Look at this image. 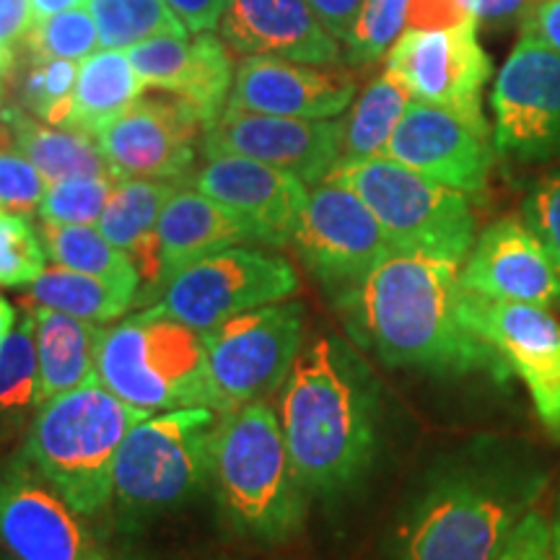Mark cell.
Returning <instances> with one entry per match:
<instances>
[{
	"label": "cell",
	"mask_w": 560,
	"mask_h": 560,
	"mask_svg": "<svg viewBox=\"0 0 560 560\" xmlns=\"http://www.w3.org/2000/svg\"><path fill=\"white\" fill-rule=\"evenodd\" d=\"M465 291L495 301L560 310V265L522 219H501L475 240L459 268Z\"/></svg>",
	"instance_id": "19"
},
{
	"label": "cell",
	"mask_w": 560,
	"mask_h": 560,
	"mask_svg": "<svg viewBox=\"0 0 560 560\" xmlns=\"http://www.w3.org/2000/svg\"><path fill=\"white\" fill-rule=\"evenodd\" d=\"M522 34L560 52V0H537L522 19Z\"/></svg>",
	"instance_id": "43"
},
{
	"label": "cell",
	"mask_w": 560,
	"mask_h": 560,
	"mask_svg": "<svg viewBox=\"0 0 560 560\" xmlns=\"http://www.w3.org/2000/svg\"><path fill=\"white\" fill-rule=\"evenodd\" d=\"M219 30L231 55L342 66L340 42L327 32L310 0H229Z\"/></svg>",
	"instance_id": "23"
},
{
	"label": "cell",
	"mask_w": 560,
	"mask_h": 560,
	"mask_svg": "<svg viewBox=\"0 0 560 560\" xmlns=\"http://www.w3.org/2000/svg\"><path fill=\"white\" fill-rule=\"evenodd\" d=\"M465 325L506 361L529 392L537 420L560 441V317L545 306L514 304L462 289Z\"/></svg>",
	"instance_id": "12"
},
{
	"label": "cell",
	"mask_w": 560,
	"mask_h": 560,
	"mask_svg": "<svg viewBox=\"0 0 560 560\" xmlns=\"http://www.w3.org/2000/svg\"><path fill=\"white\" fill-rule=\"evenodd\" d=\"M291 244L335 306L392 252L382 223L366 202L335 182L314 185Z\"/></svg>",
	"instance_id": "11"
},
{
	"label": "cell",
	"mask_w": 560,
	"mask_h": 560,
	"mask_svg": "<svg viewBox=\"0 0 560 560\" xmlns=\"http://www.w3.org/2000/svg\"><path fill=\"white\" fill-rule=\"evenodd\" d=\"M143 89L128 50L91 52L79 66L68 128H79L96 138L143 96Z\"/></svg>",
	"instance_id": "28"
},
{
	"label": "cell",
	"mask_w": 560,
	"mask_h": 560,
	"mask_svg": "<svg viewBox=\"0 0 560 560\" xmlns=\"http://www.w3.org/2000/svg\"><path fill=\"white\" fill-rule=\"evenodd\" d=\"M210 384L221 416L260 402L283 387L304 348V306L276 301L202 332Z\"/></svg>",
	"instance_id": "9"
},
{
	"label": "cell",
	"mask_w": 560,
	"mask_h": 560,
	"mask_svg": "<svg viewBox=\"0 0 560 560\" xmlns=\"http://www.w3.org/2000/svg\"><path fill=\"white\" fill-rule=\"evenodd\" d=\"M128 58L145 89L179 96L198 112L206 128L229 102L234 66L226 42L213 32L161 34L132 45Z\"/></svg>",
	"instance_id": "22"
},
{
	"label": "cell",
	"mask_w": 560,
	"mask_h": 560,
	"mask_svg": "<svg viewBox=\"0 0 560 560\" xmlns=\"http://www.w3.org/2000/svg\"><path fill=\"white\" fill-rule=\"evenodd\" d=\"M0 542L19 560H109L79 514L24 450L0 465Z\"/></svg>",
	"instance_id": "13"
},
{
	"label": "cell",
	"mask_w": 560,
	"mask_h": 560,
	"mask_svg": "<svg viewBox=\"0 0 560 560\" xmlns=\"http://www.w3.org/2000/svg\"><path fill=\"white\" fill-rule=\"evenodd\" d=\"M47 192V182L37 166L24 156L9 125L0 120V208L32 215Z\"/></svg>",
	"instance_id": "39"
},
{
	"label": "cell",
	"mask_w": 560,
	"mask_h": 560,
	"mask_svg": "<svg viewBox=\"0 0 560 560\" xmlns=\"http://www.w3.org/2000/svg\"><path fill=\"white\" fill-rule=\"evenodd\" d=\"M26 301L37 317L39 405L66 395V392L86 387L91 382H100L96 359H100L107 327L34 304L32 299Z\"/></svg>",
	"instance_id": "26"
},
{
	"label": "cell",
	"mask_w": 560,
	"mask_h": 560,
	"mask_svg": "<svg viewBox=\"0 0 560 560\" xmlns=\"http://www.w3.org/2000/svg\"><path fill=\"white\" fill-rule=\"evenodd\" d=\"M550 532H552V556L550 560H560V493L556 499V509L550 514Z\"/></svg>",
	"instance_id": "50"
},
{
	"label": "cell",
	"mask_w": 560,
	"mask_h": 560,
	"mask_svg": "<svg viewBox=\"0 0 560 560\" xmlns=\"http://www.w3.org/2000/svg\"><path fill=\"white\" fill-rule=\"evenodd\" d=\"M387 73L412 100L459 112H482L480 94L493 66L478 39V21L446 30H408L387 52Z\"/></svg>",
	"instance_id": "18"
},
{
	"label": "cell",
	"mask_w": 560,
	"mask_h": 560,
	"mask_svg": "<svg viewBox=\"0 0 560 560\" xmlns=\"http://www.w3.org/2000/svg\"><path fill=\"white\" fill-rule=\"evenodd\" d=\"M552 556V532L550 516L537 506L511 532L509 542L495 556V560H550Z\"/></svg>",
	"instance_id": "41"
},
{
	"label": "cell",
	"mask_w": 560,
	"mask_h": 560,
	"mask_svg": "<svg viewBox=\"0 0 560 560\" xmlns=\"http://www.w3.org/2000/svg\"><path fill=\"white\" fill-rule=\"evenodd\" d=\"M19 55H24V60L19 58L16 68H13L19 107H24L42 122L68 128L70 115H73V94L81 62L39 58V55L30 52Z\"/></svg>",
	"instance_id": "33"
},
{
	"label": "cell",
	"mask_w": 560,
	"mask_h": 560,
	"mask_svg": "<svg viewBox=\"0 0 560 560\" xmlns=\"http://www.w3.org/2000/svg\"><path fill=\"white\" fill-rule=\"evenodd\" d=\"M467 21L462 16L457 0H412L410 30H446V26Z\"/></svg>",
	"instance_id": "47"
},
{
	"label": "cell",
	"mask_w": 560,
	"mask_h": 560,
	"mask_svg": "<svg viewBox=\"0 0 560 560\" xmlns=\"http://www.w3.org/2000/svg\"><path fill=\"white\" fill-rule=\"evenodd\" d=\"M177 187V182L166 179H120L112 187L102 219L96 223V229L138 268V304H153L159 299V219Z\"/></svg>",
	"instance_id": "25"
},
{
	"label": "cell",
	"mask_w": 560,
	"mask_h": 560,
	"mask_svg": "<svg viewBox=\"0 0 560 560\" xmlns=\"http://www.w3.org/2000/svg\"><path fill=\"white\" fill-rule=\"evenodd\" d=\"M42 244L52 265L86 272V276L107 280L115 289H122L140 296V276L132 260L122 249H117L100 229L94 226H55L42 223Z\"/></svg>",
	"instance_id": "31"
},
{
	"label": "cell",
	"mask_w": 560,
	"mask_h": 560,
	"mask_svg": "<svg viewBox=\"0 0 560 560\" xmlns=\"http://www.w3.org/2000/svg\"><path fill=\"white\" fill-rule=\"evenodd\" d=\"M151 412L138 410L91 382L42 402L21 450L79 514L112 506V470L125 436Z\"/></svg>",
	"instance_id": "5"
},
{
	"label": "cell",
	"mask_w": 560,
	"mask_h": 560,
	"mask_svg": "<svg viewBox=\"0 0 560 560\" xmlns=\"http://www.w3.org/2000/svg\"><path fill=\"white\" fill-rule=\"evenodd\" d=\"M96 376L112 395L145 412L215 410L202 332L151 310L109 327L96 359Z\"/></svg>",
	"instance_id": "7"
},
{
	"label": "cell",
	"mask_w": 560,
	"mask_h": 560,
	"mask_svg": "<svg viewBox=\"0 0 560 560\" xmlns=\"http://www.w3.org/2000/svg\"><path fill=\"white\" fill-rule=\"evenodd\" d=\"M200 151L206 159L247 156L296 174L304 185H319L342 159V120L265 115L226 104L202 130Z\"/></svg>",
	"instance_id": "16"
},
{
	"label": "cell",
	"mask_w": 560,
	"mask_h": 560,
	"mask_svg": "<svg viewBox=\"0 0 560 560\" xmlns=\"http://www.w3.org/2000/svg\"><path fill=\"white\" fill-rule=\"evenodd\" d=\"M210 488L226 527L244 540L280 545L304 529L312 495L293 470L278 412L265 400L223 416Z\"/></svg>",
	"instance_id": "4"
},
{
	"label": "cell",
	"mask_w": 560,
	"mask_h": 560,
	"mask_svg": "<svg viewBox=\"0 0 560 560\" xmlns=\"http://www.w3.org/2000/svg\"><path fill=\"white\" fill-rule=\"evenodd\" d=\"M412 0H363L353 34L346 42V60L355 68H366L384 58L402 37L410 21Z\"/></svg>",
	"instance_id": "36"
},
{
	"label": "cell",
	"mask_w": 560,
	"mask_h": 560,
	"mask_svg": "<svg viewBox=\"0 0 560 560\" xmlns=\"http://www.w3.org/2000/svg\"><path fill=\"white\" fill-rule=\"evenodd\" d=\"M83 3H89V0H32V13H34V21H39V19H50L55 13L79 9Z\"/></svg>",
	"instance_id": "48"
},
{
	"label": "cell",
	"mask_w": 560,
	"mask_h": 560,
	"mask_svg": "<svg viewBox=\"0 0 560 560\" xmlns=\"http://www.w3.org/2000/svg\"><path fill=\"white\" fill-rule=\"evenodd\" d=\"M255 236L247 223L236 219L226 206L208 198L200 190L177 187L159 219V244H161V278L159 296L164 293L170 280L190 268L202 257L229 247L252 244ZM257 244V242H255Z\"/></svg>",
	"instance_id": "24"
},
{
	"label": "cell",
	"mask_w": 560,
	"mask_h": 560,
	"mask_svg": "<svg viewBox=\"0 0 560 560\" xmlns=\"http://www.w3.org/2000/svg\"><path fill=\"white\" fill-rule=\"evenodd\" d=\"M16 322H19L16 306H13L5 296H0V342L9 338L13 327H16Z\"/></svg>",
	"instance_id": "49"
},
{
	"label": "cell",
	"mask_w": 560,
	"mask_h": 560,
	"mask_svg": "<svg viewBox=\"0 0 560 560\" xmlns=\"http://www.w3.org/2000/svg\"><path fill=\"white\" fill-rule=\"evenodd\" d=\"M221 420L213 408H179L132 425L112 470L109 509L122 527L138 529L210 488Z\"/></svg>",
	"instance_id": "6"
},
{
	"label": "cell",
	"mask_w": 560,
	"mask_h": 560,
	"mask_svg": "<svg viewBox=\"0 0 560 560\" xmlns=\"http://www.w3.org/2000/svg\"><path fill=\"white\" fill-rule=\"evenodd\" d=\"M462 265L392 249L338 304L350 338L389 369L439 380L488 376L506 384L511 369L459 312Z\"/></svg>",
	"instance_id": "2"
},
{
	"label": "cell",
	"mask_w": 560,
	"mask_h": 560,
	"mask_svg": "<svg viewBox=\"0 0 560 560\" xmlns=\"http://www.w3.org/2000/svg\"><path fill=\"white\" fill-rule=\"evenodd\" d=\"M353 96L355 79L342 66L247 55L234 70L226 104L265 115L332 120L350 107Z\"/></svg>",
	"instance_id": "21"
},
{
	"label": "cell",
	"mask_w": 560,
	"mask_h": 560,
	"mask_svg": "<svg viewBox=\"0 0 560 560\" xmlns=\"http://www.w3.org/2000/svg\"><path fill=\"white\" fill-rule=\"evenodd\" d=\"M195 190L247 223L257 244L285 247L296 234L310 190L296 174L247 156H213L190 177Z\"/></svg>",
	"instance_id": "20"
},
{
	"label": "cell",
	"mask_w": 560,
	"mask_h": 560,
	"mask_svg": "<svg viewBox=\"0 0 560 560\" xmlns=\"http://www.w3.org/2000/svg\"><path fill=\"white\" fill-rule=\"evenodd\" d=\"M412 102L410 91L384 70L376 75L350 107L342 120V159H374L387 153V145Z\"/></svg>",
	"instance_id": "30"
},
{
	"label": "cell",
	"mask_w": 560,
	"mask_h": 560,
	"mask_svg": "<svg viewBox=\"0 0 560 560\" xmlns=\"http://www.w3.org/2000/svg\"><path fill=\"white\" fill-rule=\"evenodd\" d=\"M537 0H457L462 16L478 24H509L524 19Z\"/></svg>",
	"instance_id": "44"
},
{
	"label": "cell",
	"mask_w": 560,
	"mask_h": 560,
	"mask_svg": "<svg viewBox=\"0 0 560 560\" xmlns=\"http://www.w3.org/2000/svg\"><path fill=\"white\" fill-rule=\"evenodd\" d=\"M170 9L182 19L187 32H213L219 30L229 0H166Z\"/></svg>",
	"instance_id": "45"
},
{
	"label": "cell",
	"mask_w": 560,
	"mask_h": 560,
	"mask_svg": "<svg viewBox=\"0 0 560 560\" xmlns=\"http://www.w3.org/2000/svg\"><path fill=\"white\" fill-rule=\"evenodd\" d=\"M3 89H5V79H0V107H3Z\"/></svg>",
	"instance_id": "52"
},
{
	"label": "cell",
	"mask_w": 560,
	"mask_h": 560,
	"mask_svg": "<svg viewBox=\"0 0 560 560\" xmlns=\"http://www.w3.org/2000/svg\"><path fill=\"white\" fill-rule=\"evenodd\" d=\"M0 560H19V558L13 556V552H11L9 548H5L3 542H0Z\"/></svg>",
	"instance_id": "51"
},
{
	"label": "cell",
	"mask_w": 560,
	"mask_h": 560,
	"mask_svg": "<svg viewBox=\"0 0 560 560\" xmlns=\"http://www.w3.org/2000/svg\"><path fill=\"white\" fill-rule=\"evenodd\" d=\"M548 486V462L535 446L475 436L425 465L376 560H495Z\"/></svg>",
	"instance_id": "1"
},
{
	"label": "cell",
	"mask_w": 560,
	"mask_h": 560,
	"mask_svg": "<svg viewBox=\"0 0 560 560\" xmlns=\"http://www.w3.org/2000/svg\"><path fill=\"white\" fill-rule=\"evenodd\" d=\"M278 420L306 493L342 501L369 480L380 459L382 384L353 342L322 335L301 348L285 376Z\"/></svg>",
	"instance_id": "3"
},
{
	"label": "cell",
	"mask_w": 560,
	"mask_h": 560,
	"mask_svg": "<svg viewBox=\"0 0 560 560\" xmlns=\"http://www.w3.org/2000/svg\"><path fill=\"white\" fill-rule=\"evenodd\" d=\"M9 338L0 342V436L16 433L39 410L37 317L30 301Z\"/></svg>",
	"instance_id": "29"
},
{
	"label": "cell",
	"mask_w": 560,
	"mask_h": 560,
	"mask_svg": "<svg viewBox=\"0 0 560 560\" xmlns=\"http://www.w3.org/2000/svg\"><path fill=\"white\" fill-rule=\"evenodd\" d=\"M32 24V0H0V79H11Z\"/></svg>",
	"instance_id": "42"
},
{
	"label": "cell",
	"mask_w": 560,
	"mask_h": 560,
	"mask_svg": "<svg viewBox=\"0 0 560 560\" xmlns=\"http://www.w3.org/2000/svg\"><path fill=\"white\" fill-rule=\"evenodd\" d=\"M104 50H130L161 34H187L166 0H89Z\"/></svg>",
	"instance_id": "34"
},
{
	"label": "cell",
	"mask_w": 560,
	"mask_h": 560,
	"mask_svg": "<svg viewBox=\"0 0 560 560\" xmlns=\"http://www.w3.org/2000/svg\"><path fill=\"white\" fill-rule=\"evenodd\" d=\"M522 221L560 265V170L545 174L532 185L522 202Z\"/></svg>",
	"instance_id": "40"
},
{
	"label": "cell",
	"mask_w": 560,
	"mask_h": 560,
	"mask_svg": "<svg viewBox=\"0 0 560 560\" xmlns=\"http://www.w3.org/2000/svg\"><path fill=\"white\" fill-rule=\"evenodd\" d=\"M0 120L9 125L13 140L24 156L37 166L47 187L66 179L117 177L104 159L100 140L79 128H58L30 115L19 104H3Z\"/></svg>",
	"instance_id": "27"
},
{
	"label": "cell",
	"mask_w": 560,
	"mask_h": 560,
	"mask_svg": "<svg viewBox=\"0 0 560 560\" xmlns=\"http://www.w3.org/2000/svg\"><path fill=\"white\" fill-rule=\"evenodd\" d=\"M325 182L359 195L382 223L395 252H416L462 265L478 240L470 195L389 156L338 161Z\"/></svg>",
	"instance_id": "8"
},
{
	"label": "cell",
	"mask_w": 560,
	"mask_h": 560,
	"mask_svg": "<svg viewBox=\"0 0 560 560\" xmlns=\"http://www.w3.org/2000/svg\"><path fill=\"white\" fill-rule=\"evenodd\" d=\"M117 182H120L117 177H83L50 185L37 210L42 223H55V226H96L109 200L112 187Z\"/></svg>",
	"instance_id": "37"
},
{
	"label": "cell",
	"mask_w": 560,
	"mask_h": 560,
	"mask_svg": "<svg viewBox=\"0 0 560 560\" xmlns=\"http://www.w3.org/2000/svg\"><path fill=\"white\" fill-rule=\"evenodd\" d=\"M495 153L493 132L482 112L412 100L384 156L475 198L488 190Z\"/></svg>",
	"instance_id": "15"
},
{
	"label": "cell",
	"mask_w": 560,
	"mask_h": 560,
	"mask_svg": "<svg viewBox=\"0 0 560 560\" xmlns=\"http://www.w3.org/2000/svg\"><path fill=\"white\" fill-rule=\"evenodd\" d=\"M299 291L293 265L280 255L229 247L177 272L149 310L208 332L223 319L276 304Z\"/></svg>",
	"instance_id": "10"
},
{
	"label": "cell",
	"mask_w": 560,
	"mask_h": 560,
	"mask_svg": "<svg viewBox=\"0 0 560 560\" xmlns=\"http://www.w3.org/2000/svg\"><path fill=\"white\" fill-rule=\"evenodd\" d=\"M24 296L32 299L34 304L50 306V310L70 314V317L96 322V325H107V322L125 317L136 304L132 293L115 289L102 278L62 268V265L45 268Z\"/></svg>",
	"instance_id": "32"
},
{
	"label": "cell",
	"mask_w": 560,
	"mask_h": 560,
	"mask_svg": "<svg viewBox=\"0 0 560 560\" xmlns=\"http://www.w3.org/2000/svg\"><path fill=\"white\" fill-rule=\"evenodd\" d=\"M490 104L499 156L520 164L560 159V52L522 34L495 79Z\"/></svg>",
	"instance_id": "14"
},
{
	"label": "cell",
	"mask_w": 560,
	"mask_h": 560,
	"mask_svg": "<svg viewBox=\"0 0 560 560\" xmlns=\"http://www.w3.org/2000/svg\"><path fill=\"white\" fill-rule=\"evenodd\" d=\"M310 5L335 39L348 42L363 0H310Z\"/></svg>",
	"instance_id": "46"
},
{
	"label": "cell",
	"mask_w": 560,
	"mask_h": 560,
	"mask_svg": "<svg viewBox=\"0 0 560 560\" xmlns=\"http://www.w3.org/2000/svg\"><path fill=\"white\" fill-rule=\"evenodd\" d=\"M47 268V252L39 231L21 213L0 208V285H32Z\"/></svg>",
	"instance_id": "38"
},
{
	"label": "cell",
	"mask_w": 560,
	"mask_h": 560,
	"mask_svg": "<svg viewBox=\"0 0 560 560\" xmlns=\"http://www.w3.org/2000/svg\"><path fill=\"white\" fill-rule=\"evenodd\" d=\"M100 47V30L89 9H70L55 13L50 19L34 21L26 34L21 52L39 55V58L55 60H86Z\"/></svg>",
	"instance_id": "35"
},
{
	"label": "cell",
	"mask_w": 560,
	"mask_h": 560,
	"mask_svg": "<svg viewBox=\"0 0 560 560\" xmlns=\"http://www.w3.org/2000/svg\"><path fill=\"white\" fill-rule=\"evenodd\" d=\"M202 130L206 122L190 104L159 91L140 96L96 140L117 179L179 182L192 172Z\"/></svg>",
	"instance_id": "17"
}]
</instances>
